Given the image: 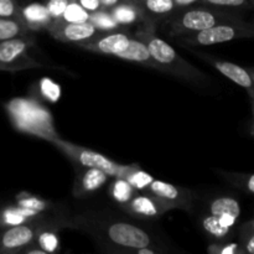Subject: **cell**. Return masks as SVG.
I'll use <instances>...</instances> for the list:
<instances>
[{"instance_id": "obj_1", "label": "cell", "mask_w": 254, "mask_h": 254, "mask_svg": "<svg viewBox=\"0 0 254 254\" xmlns=\"http://www.w3.org/2000/svg\"><path fill=\"white\" fill-rule=\"evenodd\" d=\"M66 227L88 235L106 252L135 253L140 248L164 252L160 241L153 232L107 211H87L67 216Z\"/></svg>"}, {"instance_id": "obj_2", "label": "cell", "mask_w": 254, "mask_h": 254, "mask_svg": "<svg viewBox=\"0 0 254 254\" xmlns=\"http://www.w3.org/2000/svg\"><path fill=\"white\" fill-rule=\"evenodd\" d=\"M155 27L156 22H143L135 31L134 37L143 41L145 46L148 47L149 54L156 64V69L173 74V76L189 82V83L200 84V86L205 84L206 86L210 81L207 74H205L202 71L196 68L193 64H191L190 62L186 61L184 57H181L174 50L173 46H170L168 42L160 39L156 35Z\"/></svg>"}, {"instance_id": "obj_3", "label": "cell", "mask_w": 254, "mask_h": 254, "mask_svg": "<svg viewBox=\"0 0 254 254\" xmlns=\"http://www.w3.org/2000/svg\"><path fill=\"white\" fill-rule=\"evenodd\" d=\"M15 129L51 143L59 136L49 109L35 98H14L5 104Z\"/></svg>"}, {"instance_id": "obj_4", "label": "cell", "mask_w": 254, "mask_h": 254, "mask_svg": "<svg viewBox=\"0 0 254 254\" xmlns=\"http://www.w3.org/2000/svg\"><path fill=\"white\" fill-rule=\"evenodd\" d=\"M238 19H242V15L237 10L222 9L198 2L184 9H179L166 20V22L169 25L171 36L179 37L191 32L201 31L220 22Z\"/></svg>"}, {"instance_id": "obj_5", "label": "cell", "mask_w": 254, "mask_h": 254, "mask_svg": "<svg viewBox=\"0 0 254 254\" xmlns=\"http://www.w3.org/2000/svg\"><path fill=\"white\" fill-rule=\"evenodd\" d=\"M254 29L251 22L245 19L231 20L216 24L213 26L203 29L197 32L183 35L180 37L181 44L186 46H211L222 44L237 39H250L253 37Z\"/></svg>"}, {"instance_id": "obj_6", "label": "cell", "mask_w": 254, "mask_h": 254, "mask_svg": "<svg viewBox=\"0 0 254 254\" xmlns=\"http://www.w3.org/2000/svg\"><path fill=\"white\" fill-rule=\"evenodd\" d=\"M62 154L67 156L74 165L78 169L81 168H94L104 171L108 174L111 178H121L122 173L124 170V165L111 160L103 154L98 151L91 150L84 146L77 145V144L71 143L61 139L60 136L55 138L51 141Z\"/></svg>"}, {"instance_id": "obj_7", "label": "cell", "mask_w": 254, "mask_h": 254, "mask_svg": "<svg viewBox=\"0 0 254 254\" xmlns=\"http://www.w3.org/2000/svg\"><path fill=\"white\" fill-rule=\"evenodd\" d=\"M34 45V32L0 41V71L16 72L41 67L29 54Z\"/></svg>"}, {"instance_id": "obj_8", "label": "cell", "mask_w": 254, "mask_h": 254, "mask_svg": "<svg viewBox=\"0 0 254 254\" xmlns=\"http://www.w3.org/2000/svg\"><path fill=\"white\" fill-rule=\"evenodd\" d=\"M46 212L19 225L9 226L0 235V254H17L32 245L37 233L46 222Z\"/></svg>"}, {"instance_id": "obj_9", "label": "cell", "mask_w": 254, "mask_h": 254, "mask_svg": "<svg viewBox=\"0 0 254 254\" xmlns=\"http://www.w3.org/2000/svg\"><path fill=\"white\" fill-rule=\"evenodd\" d=\"M144 192L153 195L154 197L165 203L170 210L178 208L192 213L195 208L196 193L188 188L154 179Z\"/></svg>"}, {"instance_id": "obj_10", "label": "cell", "mask_w": 254, "mask_h": 254, "mask_svg": "<svg viewBox=\"0 0 254 254\" xmlns=\"http://www.w3.org/2000/svg\"><path fill=\"white\" fill-rule=\"evenodd\" d=\"M130 40L131 37L129 36L128 32L114 30V31L102 32L98 36L87 40V41L79 42L74 46L86 50V51L94 52V54L118 57L119 55L123 54L128 49Z\"/></svg>"}, {"instance_id": "obj_11", "label": "cell", "mask_w": 254, "mask_h": 254, "mask_svg": "<svg viewBox=\"0 0 254 254\" xmlns=\"http://www.w3.org/2000/svg\"><path fill=\"white\" fill-rule=\"evenodd\" d=\"M47 32L54 39L61 42L77 45L79 42L87 41L102 34L93 24L89 21L84 22H64L55 20L47 29Z\"/></svg>"}, {"instance_id": "obj_12", "label": "cell", "mask_w": 254, "mask_h": 254, "mask_svg": "<svg viewBox=\"0 0 254 254\" xmlns=\"http://www.w3.org/2000/svg\"><path fill=\"white\" fill-rule=\"evenodd\" d=\"M119 207L128 215L144 218V220L159 218L160 216L165 215L168 211H170V208L165 203L146 192H136L128 202Z\"/></svg>"}, {"instance_id": "obj_13", "label": "cell", "mask_w": 254, "mask_h": 254, "mask_svg": "<svg viewBox=\"0 0 254 254\" xmlns=\"http://www.w3.org/2000/svg\"><path fill=\"white\" fill-rule=\"evenodd\" d=\"M198 56L210 64H212L218 72L231 79L232 82L237 83L238 86L243 87L246 91L248 92L250 96L251 104H252V111H253V98H254V92H253V69L252 68H245L238 64H232L230 61H223V60L215 59V57L210 56L206 54H197Z\"/></svg>"}, {"instance_id": "obj_14", "label": "cell", "mask_w": 254, "mask_h": 254, "mask_svg": "<svg viewBox=\"0 0 254 254\" xmlns=\"http://www.w3.org/2000/svg\"><path fill=\"white\" fill-rule=\"evenodd\" d=\"M109 178L104 171L94 168H81L74 179L72 195L76 198H86L98 191L103 185L108 183Z\"/></svg>"}, {"instance_id": "obj_15", "label": "cell", "mask_w": 254, "mask_h": 254, "mask_svg": "<svg viewBox=\"0 0 254 254\" xmlns=\"http://www.w3.org/2000/svg\"><path fill=\"white\" fill-rule=\"evenodd\" d=\"M206 212L217 217L223 226L232 230L241 216L240 201L233 196H218L208 202Z\"/></svg>"}, {"instance_id": "obj_16", "label": "cell", "mask_w": 254, "mask_h": 254, "mask_svg": "<svg viewBox=\"0 0 254 254\" xmlns=\"http://www.w3.org/2000/svg\"><path fill=\"white\" fill-rule=\"evenodd\" d=\"M20 19L22 24L32 32L47 30L52 22L46 5L39 1L22 4L20 10Z\"/></svg>"}, {"instance_id": "obj_17", "label": "cell", "mask_w": 254, "mask_h": 254, "mask_svg": "<svg viewBox=\"0 0 254 254\" xmlns=\"http://www.w3.org/2000/svg\"><path fill=\"white\" fill-rule=\"evenodd\" d=\"M109 11L121 27L133 26V25L143 24L145 21H151L146 17L143 10L131 0H123L116 6L109 9Z\"/></svg>"}, {"instance_id": "obj_18", "label": "cell", "mask_w": 254, "mask_h": 254, "mask_svg": "<svg viewBox=\"0 0 254 254\" xmlns=\"http://www.w3.org/2000/svg\"><path fill=\"white\" fill-rule=\"evenodd\" d=\"M144 11L149 20H168L179 10L174 0H131Z\"/></svg>"}, {"instance_id": "obj_19", "label": "cell", "mask_w": 254, "mask_h": 254, "mask_svg": "<svg viewBox=\"0 0 254 254\" xmlns=\"http://www.w3.org/2000/svg\"><path fill=\"white\" fill-rule=\"evenodd\" d=\"M117 59L126 60V61L134 62V64H141L144 67L156 69V64L154 62V60L151 59L150 54H149L148 47L145 46V44L143 41H140L136 37H131L128 49L123 54L119 55Z\"/></svg>"}, {"instance_id": "obj_20", "label": "cell", "mask_w": 254, "mask_h": 254, "mask_svg": "<svg viewBox=\"0 0 254 254\" xmlns=\"http://www.w3.org/2000/svg\"><path fill=\"white\" fill-rule=\"evenodd\" d=\"M200 225L206 236L215 242H222L231 236V228L223 226L217 217L207 212L201 216Z\"/></svg>"}, {"instance_id": "obj_21", "label": "cell", "mask_w": 254, "mask_h": 254, "mask_svg": "<svg viewBox=\"0 0 254 254\" xmlns=\"http://www.w3.org/2000/svg\"><path fill=\"white\" fill-rule=\"evenodd\" d=\"M121 178L128 181L138 192H144L148 189V186L150 185L151 181L154 180L150 174L141 170L140 166L135 165V164L124 165V170L122 173Z\"/></svg>"}, {"instance_id": "obj_22", "label": "cell", "mask_w": 254, "mask_h": 254, "mask_svg": "<svg viewBox=\"0 0 254 254\" xmlns=\"http://www.w3.org/2000/svg\"><path fill=\"white\" fill-rule=\"evenodd\" d=\"M39 215H41V213H34L31 211L24 210V208L19 207L17 205L14 206V207H6L0 212V225L2 226V228L19 225V223L31 220V218L36 217Z\"/></svg>"}, {"instance_id": "obj_23", "label": "cell", "mask_w": 254, "mask_h": 254, "mask_svg": "<svg viewBox=\"0 0 254 254\" xmlns=\"http://www.w3.org/2000/svg\"><path fill=\"white\" fill-rule=\"evenodd\" d=\"M136 192L138 191L128 181L122 178H116V180L109 186V195L113 198L114 202L118 203V206H122L128 202Z\"/></svg>"}, {"instance_id": "obj_24", "label": "cell", "mask_w": 254, "mask_h": 254, "mask_svg": "<svg viewBox=\"0 0 254 254\" xmlns=\"http://www.w3.org/2000/svg\"><path fill=\"white\" fill-rule=\"evenodd\" d=\"M220 175L227 181L230 185L235 186L238 190L253 195L254 193V175L253 174H238L228 173V171H220Z\"/></svg>"}, {"instance_id": "obj_25", "label": "cell", "mask_w": 254, "mask_h": 254, "mask_svg": "<svg viewBox=\"0 0 254 254\" xmlns=\"http://www.w3.org/2000/svg\"><path fill=\"white\" fill-rule=\"evenodd\" d=\"M88 21L91 22V24H93L101 32H108L122 29V27L117 24L114 17L112 16L111 11L106 9H101L96 12H92V14L89 15Z\"/></svg>"}, {"instance_id": "obj_26", "label": "cell", "mask_w": 254, "mask_h": 254, "mask_svg": "<svg viewBox=\"0 0 254 254\" xmlns=\"http://www.w3.org/2000/svg\"><path fill=\"white\" fill-rule=\"evenodd\" d=\"M29 29L19 20L6 19V17H0V41L6 39H11L15 36H21V35L30 34Z\"/></svg>"}, {"instance_id": "obj_27", "label": "cell", "mask_w": 254, "mask_h": 254, "mask_svg": "<svg viewBox=\"0 0 254 254\" xmlns=\"http://www.w3.org/2000/svg\"><path fill=\"white\" fill-rule=\"evenodd\" d=\"M89 15L91 14L86 11L76 0H71L59 20L64 22H84L88 21Z\"/></svg>"}, {"instance_id": "obj_28", "label": "cell", "mask_w": 254, "mask_h": 254, "mask_svg": "<svg viewBox=\"0 0 254 254\" xmlns=\"http://www.w3.org/2000/svg\"><path fill=\"white\" fill-rule=\"evenodd\" d=\"M238 245L241 246L245 253L253 254L254 253V221L248 220L243 225H241L238 230Z\"/></svg>"}, {"instance_id": "obj_29", "label": "cell", "mask_w": 254, "mask_h": 254, "mask_svg": "<svg viewBox=\"0 0 254 254\" xmlns=\"http://www.w3.org/2000/svg\"><path fill=\"white\" fill-rule=\"evenodd\" d=\"M17 206L24 208V210L31 211V212L34 213H45L50 207H51L47 202H45V201L40 200V198L31 195L19 196V197H17Z\"/></svg>"}, {"instance_id": "obj_30", "label": "cell", "mask_w": 254, "mask_h": 254, "mask_svg": "<svg viewBox=\"0 0 254 254\" xmlns=\"http://www.w3.org/2000/svg\"><path fill=\"white\" fill-rule=\"evenodd\" d=\"M200 4H205V5H210V6L222 7V9H230V10L252 9L254 0H200Z\"/></svg>"}, {"instance_id": "obj_31", "label": "cell", "mask_w": 254, "mask_h": 254, "mask_svg": "<svg viewBox=\"0 0 254 254\" xmlns=\"http://www.w3.org/2000/svg\"><path fill=\"white\" fill-rule=\"evenodd\" d=\"M20 10H21V4L16 0H0V17L21 21Z\"/></svg>"}, {"instance_id": "obj_32", "label": "cell", "mask_w": 254, "mask_h": 254, "mask_svg": "<svg viewBox=\"0 0 254 254\" xmlns=\"http://www.w3.org/2000/svg\"><path fill=\"white\" fill-rule=\"evenodd\" d=\"M208 253L211 254H245V251L238 243H220L215 242L208 247Z\"/></svg>"}, {"instance_id": "obj_33", "label": "cell", "mask_w": 254, "mask_h": 254, "mask_svg": "<svg viewBox=\"0 0 254 254\" xmlns=\"http://www.w3.org/2000/svg\"><path fill=\"white\" fill-rule=\"evenodd\" d=\"M40 89H41V93L45 98H47L51 102L59 101L60 98V87L59 84H56L55 82H52L51 79L44 78L40 82Z\"/></svg>"}, {"instance_id": "obj_34", "label": "cell", "mask_w": 254, "mask_h": 254, "mask_svg": "<svg viewBox=\"0 0 254 254\" xmlns=\"http://www.w3.org/2000/svg\"><path fill=\"white\" fill-rule=\"evenodd\" d=\"M71 0H46L44 2L46 5L47 10H49V14L51 16L52 21L55 20H59L62 16L64 11L66 10L67 5L69 4Z\"/></svg>"}, {"instance_id": "obj_35", "label": "cell", "mask_w": 254, "mask_h": 254, "mask_svg": "<svg viewBox=\"0 0 254 254\" xmlns=\"http://www.w3.org/2000/svg\"><path fill=\"white\" fill-rule=\"evenodd\" d=\"M76 1L78 2L86 11H88L89 14L98 11V10L102 9L99 0H76Z\"/></svg>"}, {"instance_id": "obj_36", "label": "cell", "mask_w": 254, "mask_h": 254, "mask_svg": "<svg viewBox=\"0 0 254 254\" xmlns=\"http://www.w3.org/2000/svg\"><path fill=\"white\" fill-rule=\"evenodd\" d=\"M174 1H175L176 6H178L179 9H184V7L197 4V2H200V0H174Z\"/></svg>"}, {"instance_id": "obj_37", "label": "cell", "mask_w": 254, "mask_h": 254, "mask_svg": "<svg viewBox=\"0 0 254 254\" xmlns=\"http://www.w3.org/2000/svg\"><path fill=\"white\" fill-rule=\"evenodd\" d=\"M121 1H123V0H99L102 9H106V10L112 9V7L116 6V5L119 4Z\"/></svg>"}, {"instance_id": "obj_38", "label": "cell", "mask_w": 254, "mask_h": 254, "mask_svg": "<svg viewBox=\"0 0 254 254\" xmlns=\"http://www.w3.org/2000/svg\"><path fill=\"white\" fill-rule=\"evenodd\" d=\"M2 230H4V228H2V226L0 225V235H1V232H2Z\"/></svg>"}, {"instance_id": "obj_39", "label": "cell", "mask_w": 254, "mask_h": 254, "mask_svg": "<svg viewBox=\"0 0 254 254\" xmlns=\"http://www.w3.org/2000/svg\"><path fill=\"white\" fill-rule=\"evenodd\" d=\"M16 1H17V2H20V4L22 5V1H24V0H16Z\"/></svg>"}]
</instances>
